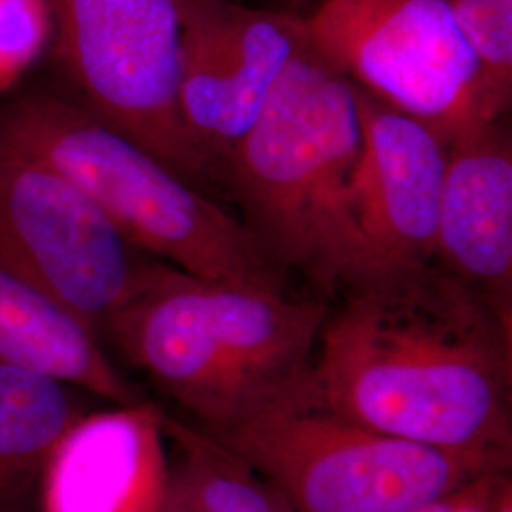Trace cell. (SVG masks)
<instances>
[{
    "label": "cell",
    "instance_id": "obj_5",
    "mask_svg": "<svg viewBox=\"0 0 512 512\" xmlns=\"http://www.w3.org/2000/svg\"><path fill=\"white\" fill-rule=\"evenodd\" d=\"M298 382L232 425L203 429L293 512H408L511 467L512 454L452 452L385 435L313 403Z\"/></svg>",
    "mask_w": 512,
    "mask_h": 512
},
{
    "label": "cell",
    "instance_id": "obj_18",
    "mask_svg": "<svg viewBox=\"0 0 512 512\" xmlns=\"http://www.w3.org/2000/svg\"><path fill=\"white\" fill-rule=\"evenodd\" d=\"M507 476L509 469L486 473L458 490L408 512H494L495 497Z\"/></svg>",
    "mask_w": 512,
    "mask_h": 512
},
{
    "label": "cell",
    "instance_id": "obj_14",
    "mask_svg": "<svg viewBox=\"0 0 512 512\" xmlns=\"http://www.w3.org/2000/svg\"><path fill=\"white\" fill-rule=\"evenodd\" d=\"M84 391L0 363V512H38L44 467L88 412Z\"/></svg>",
    "mask_w": 512,
    "mask_h": 512
},
{
    "label": "cell",
    "instance_id": "obj_17",
    "mask_svg": "<svg viewBox=\"0 0 512 512\" xmlns=\"http://www.w3.org/2000/svg\"><path fill=\"white\" fill-rule=\"evenodd\" d=\"M52 40L48 0H0V93L27 73Z\"/></svg>",
    "mask_w": 512,
    "mask_h": 512
},
{
    "label": "cell",
    "instance_id": "obj_15",
    "mask_svg": "<svg viewBox=\"0 0 512 512\" xmlns=\"http://www.w3.org/2000/svg\"><path fill=\"white\" fill-rule=\"evenodd\" d=\"M164 431L175 448L164 512H293L264 476L203 429L164 412Z\"/></svg>",
    "mask_w": 512,
    "mask_h": 512
},
{
    "label": "cell",
    "instance_id": "obj_7",
    "mask_svg": "<svg viewBox=\"0 0 512 512\" xmlns=\"http://www.w3.org/2000/svg\"><path fill=\"white\" fill-rule=\"evenodd\" d=\"M304 27L353 86L420 120L446 147L501 120L446 0H323Z\"/></svg>",
    "mask_w": 512,
    "mask_h": 512
},
{
    "label": "cell",
    "instance_id": "obj_11",
    "mask_svg": "<svg viewBox=\"0 0 512 512\" xmlns=\"http://www.w3.org/2000/svg\"><path fill=\"white\" fill-rule=\"evenodd\" d=\"M167 478L160 406L145 399L88 410L44 467L38 512H164Z\"/></svg>",
    "mask_w": 512,
    "mask_h": 512
},
{
    "label": "cell",
    "instance_id": "obj_6",
    "mask_svg": "<svg viewBox=\"0 0 512 512\" xmlns=\"http://www.w3.org/2000/svg\"><path fill=\"white\" fill-rule=\"evenodd\" d=\"M55 54L78 103L203 194L224 200L219 169L179 109L177 0H48Z\"/></svg>",
    "mask_w": 512,
    "mask_h": 512
},
{
    "label": "cell",
    "instance_id": "obj_12",
    "mask_svg": "<svg viewBox=\"0 0 512 512\" xmlns=\"http://www.w3.org/2000/svg\"><path fill=\"white\" fill-rule=\"evenodd\" d=\"M433 262L512 321V139L505 118L448 145Z\"/></svg>",
    "mask_w": 512,
    "mask_h": 512
},
{
    "label": "cell",
    "instance_id": "obj_2",
    "mask_svg": "<svg viewBox=\"0 0 512 512\" xmlns=\"http://www.w3.org/2000/svg\"><path fill=\"white\" fill-rule=\"evenodd\" d=\"M359 147L353 86L306 33L222 167L224 200L264 255L325 300L370 274L351 198Z\"/></svg>",
    "mask_w": 512,
    "mask_h": 512
},
{
    "label": "cell",
    "instance_id": "obj_4",
    "mask_svg": "<svg viewBox=\"0 0 512 512\" xmlns=\"http://www.w3.org/2000/svg\"><path fill=\"white\" fill-rule=\"evenodd\" d=\"M0 141L65 173L141 253L200 277L285 287L236 215L76 99L31 93L8 103Z\"/></svg>",
    "mask_w": 512,
    "mask_h": 512
},
{
    "label": "cell",
    "instance_id": "obj_9",
    "mask_svg": "<svg viewBox=\"0 0 512 512\" xmlns=\"http://www.w3.org/2000/svg\"><path fill=\"white\" fill-rule=\"evenodd\" d=\"M177 6L179 109L190 137L222 179L224 162L300 48L304 18L234 0H177Z\"/></svg>",
    "mask_w": 512,
    "mask_h": 512
},
{
    "label": "cell",
    "instance_id": "obj_3",
    "mask_svg": "<svg viewBox=\"0 0 512 512\" xmlns=\"http://www.w3.org/2000/svg\"><path fill=\"white\" fill-rule=\"evenodd\" d=\"M329 311L325 298L200 277L150 258L103 338L202 429L215 431L306 374Z\"/></svg>",
    "mask_w": 512,
    "mask_h": 512
},
{
    "label": "cell",
    "instance_id": "obj_16",
    "mask_svg": "<svg viewBox=\"0 0 512 512\" xmlns=\"http://www.w3.org/2000/svg\"><path fill=\"white\" fill-rule=\"evenodd\" d=\"M461 33L475 50L495 118L512 101V0H446Z\"/></svg>",
    "mask_w": 512,
    "mask_h": 512
},
{
    "label": "cell",
    "instance_id": "obj_8",
    "mask_svg": "<svg viewBox=\"0 0 512 512\" xmlns=\"http://www.w3.org/2000/svg\"><path fill=\"white\" fill-rule=\"evenodd\" d=\"M150 258L65 173L0 141V270L54 298L103 338Z\"/></svg>",
    "mask_w": 512,
    "mask_h": 512
},
{
    "label": "cell",
    "instance_id": "obj_10",
    "mask_svg": "<svg viewBox=\"0 0 512 512\" xmlns=\"http://www.w3.org/2000/svg\"><path fill=\"white\" fill-rule=\"evenodd\" d=\"M353 95L361 147L351 198L370 274L431 264L448 147L433 129L378 97L357 86Z\"/></svg>",
    "mask_w": 512,
    "mask_h": 512
},
{
    "label": "cell",
    "instance_id": "obj_1",
    "mask_svg": "<svg viewBox=\"0 0 512 512\" xmlns=\"http://www.w3.org/2000/svg\"><path fill=\"white\" fill-rule=\"evenodd\" d=\"M298 391L397 439L512 454V321L435 262L378 270L330 306Z\"/></svg>",
    "mask_w": 512,
    "mask_h": 512
},
{
    "label": "cell",
    "instance_id": "obj_13",
    "mask_svg": "<svg viewBox=\"0 0 512 512\" xmlns=\"http://www.w3.org/2000/svg\"><path fill=\"white\" fill-rule=\"evenodd\" d=\"M0 363L54 378L112 404L145 401L73 311L0 270Z\"/></svg>",
    "mask_w": 512,
    "mask_h": 512
}]
</instances>
